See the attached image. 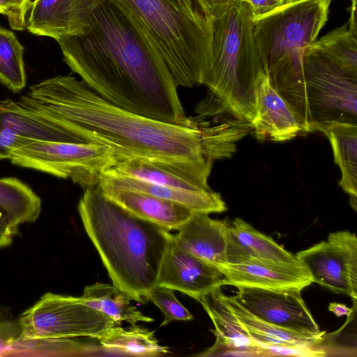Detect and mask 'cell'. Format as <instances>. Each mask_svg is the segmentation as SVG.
Here are the masks:
<instances>
[{
	"label": "cell",
	"mask_w": 357,
	"mask_h": 357,
	"mask_svg": "<svg viewBox=\"0 0 357 357\" xmlns=\"http://www.w3.org/2000/svg\"><path fill=\"white\" fill-rule=\"evenodd\" d=\"M228 223L212 219L207 213L192 212L173 240L183 250L218 267L226 264Z\"/></svg>",
	"instance_id": "ac0fdd59"
},
{
	"label": "cell",
	"mask_w": 357,
	"mask_h": 357,
	"mask_svg": "<svg viewBox=\"0 0 357 357\" xmlns=\"http://www.w3.org/2000/svg\"><path fill=\"white\" fill-rule=\"evenodd\" d=\"M17 102L61 123L70 143L107 146L116 160L143 158L211 162L203 146L202 121L181 126L119 107L72 75H58L31 86Z\"/></svg>",
	"instance_id": "7a4b0ae2"
},
{
	"label": "cell",
	"mask_w": 357,
	"mask_h": 357,
	"mask_svg": "<svg viewBox=\"0 0 357 357\" xmlns=\"http://www.w3.org/2000/svg\"><path fill=\"white\" fill-rule=\"evenodd\" d=\"M79 298L84 305L107 316L116 325H121L123 321L131 325L139 321H153V318L131 305V298L114 284L96 282L86 286Z\"/></svg>",
	"instance_id": "484cf974"
},
{
	"label": "cell",
	"mask_w": 357,
	"mask_h": 357,
	"mask_svg": "<svg viewBox=\"0 0 357 357\" xmlns=\"http://www.w3.org/2000/svg\"><path fill=\"white\" fill-rule=\"evenodd\" d=\"M254 17L244 0L234 1L213 20L208 70L204 82L209 93L197 106L201 116L227 112L252 122V89L265 72L253 37Z\"/></svg>",
	"instance_id": "8992f818"
},
{
	"label": "cell",
	"mask_w": 357,
	"mask_h": 357,
	"mask_svg": "<svg viewBox=\"0 0 357 357\" xmlns=\"http://www.w3.org/2000/svg\"><path fill=\"white\" fill-rule=\"evenodd\" d=\"M0 209L18 224L33 222L41 212V199L26 183L15 177L0 178Z\"/></svg>",
	"instance_id": "4316f807"
},
{
	"label": "cell",
	"mask_w": 357,
	"mask_h": 357,
	"mask_svg": "<svg viewBox=\"0 0 357 357\" xmlns=\"http://www.w3.org/2000/svg\"><path fill=\"white\" fill-rule=\"evenodd\" d=\"M252 103L255 116L250 126L259 141H287L303 132L297 117L272 87L265 72L253 84Z\"/></svg>",
	"instance_id": "5bb4252c"
},
{
	"label": "cell",
	"mask_w": 357,
	"mask_h": 357,
	"mask_svg": "<svg viewBox=\"0 0 357 357\" xmlns=\"http://www.w3.org/2000/svg\"><path fill=\"white\" fill-rule=\"evenodd\" d=\"M112 1L155 48L177 87L204 84L213 20L197 0Z\"/></svg>",
	"instance_id": "5b68a950"
},
{
	"label": "cell",
	"mask_w": 357,
	"mask_h": 357,
	"mask_svg": "<svg viewBox=\"0 0 357 357\" xmlns=\"http://www.w3.org/2000/svg\"><path fill=\"white\" fill-rule=\"evenodd\" d=\"M78 212L112 283L139 303L157 284L173 235L164 227L128 212L98 185L84 190Z\"/></svg>",
	"instance_id": "3957f363"
},
{
	"label": "cell",
	"mask_w": 357,
	"mask_h": 357,
	"mask_svg": "<svg viewBox=\"0 0 357 357\" xmlns=\"http://www.w3.org/2000/svg\"><path fill=\"white\" fill-rule=\"evenodd\" d=\"M94 339L104 351L113 354L153 357L169 353L159 344L154 331L136 324L127 328L114 325Z\"/></svg>",
	"instance_id": "d4e9b609"
},
{
	"label": "cell",
	"mask_w": 357,
	"mask_h": 357,
	"mask_svg": "<svg viewBox=\"0 0 357 357\" xmlns=\"http://www.w3.org/2000/svg\"><path fill=\"white\" fill-rule=\"evenodd\" d=\"M116 159L107 146L34 141L12 151L9 160L19 167L69 178L84 190L98 185Z\"/></svg>",
	"instance_id": "ba28073f"
},
{
	"label": "cell",
	"mask_w": 357,
	"mask_h": 357,
	"mask_svg": "<svg viewBox=\"0 0 357 357\" xmlns=\"http://www.w3.org/2000/svg\"><path fill=\"white\" fill-rule=\"evenodd\" d=\"M0 130L36 141L69 142L61 123L10 99L0 100Z\"/></svg>",
	"instance_id": "44dd1931"
},
{
	"label": "cell",
	"mask_w": 357,
	"mask_h": 357,
	"mask_svg": "<svg viewBox=\"0 0 357 357\" xmlns=\"http://www.w3.org/2000/svg\"><path fill=\"white\" fill-rule=\"evenodd\" d=\"M227 298L241 325L261 348L273 345L314 347L323 340L324 334L305 335L280 328L250 313L234 296H227Z\"/></svg>",
	"instance_id": "cb8c5ba5"
},
{
	"label": "cell",
	"mask_w": 357,
	"mask_h": 357,
	"mask_svg": "<svg viewBox=\"0 0 357 357\" xmlns=\"http://www.w3.org/2000/svg\"><path fill=\"white\" fill-rule=\"evenodd\" d=\"M332 0H296L254 18L252 33L270 84L309 132L303 70L305 49L328 20Z\"/></svg>",
	"instance_id": "277c9868"
},
{
	"label": "cell",
	"mask_w": 357,
	"mask_h": 357,
	"mask_svg": "<svg viewBox=\"0 0 357 357\" xmlns=\"http://www.w3.org/2000/svg\"><path fill=\"white\" fill-rule=\"evenodd\" d=\"M350 16L347 22L348 29L353 33L357 34V23H356V0H351V6L349 8Z\"/></svg>",
	"instance_id": "74e56055"
},
{
	"label": "cell",
	"mask_w": 357,
	"mask_h": 357,
	"mask_svg": "<svg viewBox=\"0 0 357 357\" xmlns=\"http://www.w3.org/2000/svg\"><path fill=\"white\" fill-rule=\"evenodd\" d=\"M225 259L227 264L265 261L282 265H303L296 255L241 218L228 223Z\"/></svg>",
	"instance_id": "2e32d148"
},
{
	"label": "cell",
	"mask_w": 357,
	"mask_h": 357,
	"mask_svg": "<svg viewBox=\"0 0 357 357\" xmlns=\"http://www.w3.org/2000/svg\"><path fill=\"white\" fill-rule=\"evenodd\" d=\"M250 6L254 18L265 15L282 5V0H244Z\"/></svg>",
	"instance_id": "d590c367"
},
{
	"label": "cell",
	"mask_w": 357,
	"mask_h": 357,
	"mask_svg": "<svg viewBox=\"0 0 357 357\" xmlns=\"http://www.w3.org/2000/svg\"><path fill=\"white\" fill-rule=\"evenodd\" d=\"M31 0H0V13L6 16L10 27L22 31L26 27V16Z\"/></svg>",
	"instance_id": "4dcf8cb0"
},
{
	"label": "cell",
	"mask_w": 357,
	"mask_h": 357,
	"mask_svg": "<svg viewBox=\"0 0 357 357\" xmlns=\"http://www.w3.org/2000/svg\"><path fill=\"white\" fill-rule=\"evenodd\" d=\"M323 132L328 139L334 161L341 171L339 185L350 196L356 210L357 203V123L331 121L317 126L314 132Z\"/></svg>",
	"instance_id": "7402d4cb"
},
{
	"label": "cell",
	"mask_w": 357,
	"mask_h": 357,
	"mask_svg": "<svg viewBox=\"0 0 357 357\" xmlns=\"http://www.w3.org/2000/svg\"><path fill=\"white\" fill-rule=\"evenodd\" d=\"M100 0H34L26 23L36 36L56 40L77 35L89 25Z\"/></svg>",
	"instance_id": "9a60e30c"
},
{
	"label": "cell",
	"mask_w": 357,
	"mask_h": 357,
	"mask_svg": "<svg viewBox=\"0 0 357 357\" xmlns=\"http://www.w3.org/2000/svg\"><path fill=\"white\" fill-rule=\"evenodd\" d=\"M21 328L10 309L0 305V356L12 354L15 344L20 340Z\"/></svg>",
	"instance_id": "f546056e"
},
{
	"label": "cell",
	"mask_w": 357,
	"mask_h": 357,
	"mask_svg": "<svg viewBox=\"0 0 357 357\" xmlns=\"http://www.w3.org/2000/svg\"><path fill=\"white\" fill-rule=\"evenodd\" d=\"M234 296L240 304L258 318L280 328L296 333L324 334L305 305L302 289H264L238 287Z\"/></svg>",
	"instance_id": "8fae6325"
},
{
	"label": "cell",
	"mask_w": 357,
	"mask_h": 357,
	"mask_svg": "<svg viewBox=\"0 0 357 357\" xmlns=\"http://www.w3.org/2000/svg\"><path fill=\"white\" fill-rule=\"evenodd\" d=\"M312 282L354 301L357 298V238L347 230L329 234L323 241L296 254Z\"/></svg>",
	"instance_id": "30bf717a"
},
{
	"label": "cell",
	"mask_w": 357,
	"mask_h": 357,
	"mask_svg": "<svg viewBox=\"0 0 357 357\" xmlns=\"http://www.w3.org/2000/svg\"><path fill=\"white\" fill-rule=\"evenodd\" d=\"M98 185L107 198L128 212L168 231L178 230L193 212L176 202L117 186L102 177H100Z\"/></svg>",
	"instance_id": "e0dca14e"
},
{
	"label": "cell",
	"mask_w": 357,
	"mask_h": 357,
	"mask_svg": "<svg viewBox=\"0 0 357 357\" xmlns=\"http://www.w3.org/2000/svg\"><path fill=\"white\" fill-rule=\"evenodd\" d=\"M18 224L0 209V248L8 246L18 232Z\"/></svg>",
	"instance_id": "836d02e7"
},
{
	"label": "cell",
	"mask_w": 357,
	"mask_h": 357,
	"mask_svg": "<svg viewBox=\"0 0 357 357\" xmlns=\"http://www.w3.org/2000/svg\"><path fill=\"white\" fill-rule=\"evenodd\" d=\"M261 348L263 349L264 356H325L324 351L313 349V347L273 345L264 346Z\"/></svg>",
	"instance_id": "1f68e13d"
},
{
	"label": "cell",
	"mask_w": 357,
	"mask_h": 357,
	"mask_svg": "<svg viewBox=\"0 0 357 357\" xmlns=\"http://www.w3.org/2000/svg\"><path fill=\"white\" fill-rule=\"evenodd\" d=\"M18 320L19 341L96 338L116 325L107 316L84 305L79 297L52 293L43 295Z\"/></svg>",
	"instance_id": "9c48e42d"
},
{
	"label": "cell",
	"mask_w": 357,
	"mask_h": 357,
	"mask_svg": "<svg viewBox=\"0 0 357 357\" xmlns=\"http://www.w3.org/2000/svg\"><path fill=\"white\" fill-rule=\"evenodd\" d=\"M284 3L291 2L296 0H282Z\"/></svg>",
	"instance_id": "f35d334b"
},
{
	"label": "cell",
	"mask_w": 357,
	"mask_h": 357,
	"mask_svg": "<svg viewBox=\"0 0 357 357\" xmlns=\"http://www.w3.org/2000/svg\"><path fill=\"white\" fill-rule=\"evenodd\" d=\"M213 163L204 160L169 161L143 158L116 160L104 174L139 178L190 191H211Z\"/></svg>",
	"instance_id": "7c38bea8"
},
{
	"label": "cell",
	"mask_w": 357,
	"mask_h": 357,
	"mask_svg": "<svg viewBox=\"0 0 357 357\" xmlns=\"http://www.w3.org/2000/svg\"><path fill=\"white\" fill-rule=\"evenodd\" d=\"M303 70L309 132L326 122L357 123V34L347 23L305 49Z\"/></svg>",
	"instance_id": "52a82bcc"
},
{
	"label": "cell",
	"mask_w": 357,
	"mask_h": 357,
	"mask_svg": "<svg viewBox=\"0 0 357 357\" xmlns=\"http://www.w3.org/2000/svg\"><path fill=\"white\" fill-rule=\"evenodd\" d=\"M24 47L15 34L0 27V82L13 93L26 86Z\"/></svg>",
	"instance_id": "83f0119b"
},
{
	"label": "cell",
	"mask_w": 357,
	"mask_h": 357,
	"mask_svg": "<svg viewBox=\"0 0 357 357\" xmlns=\"http://www.w3.org/2000/svg\"><path fill=\"white\" fill-rule=\"evenodd\" d=\"M157 284L182 292L199 302L213 289L228 285L218 267L179 248L173 238L163 258Z\"/></svg>",
	"instance_id": "4fadbf2b"
},
{
	"label": "cell",
	"mask_w": 357,
	"mask_h": 357,
	"mask_svg": "<svg viewBox=\"0 0 357 357\" xmlns=\"http://www.w3.org/2000/svg\"><path fill=\"white\" fill-rule=\"evenodd\" d=\"M146 299L162 311L164 320L160 326L173 321H189L194 318L176 298L174 291L168 287L156 284L149 291Z\"/></svg>",
	"instance_id": "f1b7e54d"
},
{
	"label": "cell",
	"mask_w": 357,
	"mask_h": 357,
	"mask_svg": "<svg viewBox=\"0 0 357 357\" xmlns=\"http://www.w3.org/2000/svg\"><path fill=\"white\" fill-rule=\"evenodd\" d=\"M328 310L333 312L337 317L343 315L349 316L352 312V310L349 308L346 305L335 302L329 304Z\"/></svg>",
	"instance_id": "8d00e7d4"
},
{
	"label": "cell",
	"mask_w": 357,
	"mask_h": 357,
	"mask_svg": "<svg viewBox=\"0 0 357 357\" xmlns=\"http://www.w3.org/2000/svg\"><path fill=\"white\" fill-rule=\"evenodd\" d=\"M56 40L71 70L108 102L170 124L196 123L158 51L112 0H100L82 33Z\"/></svg>",
	"instance_id": "6da1fadb"
},
{
	"label": "cell",
	"mask_w": 357,
	"mask_h": 357,
	"mask_svg": "<svg viewBox=\"0 0 357 357\" xmlns=\"http://www.w3.org/2000/svg\"><path fill=\"white\" fill-rule=\"evenodd\" d=\"M218 268L225 275L228 285L264 289H303L312 278L303 266L282 265L256 261L241 264H223Z\"/></svg>",
	"instance_id": "d6986e66"
},
{
	"label": "cell",
	"mask_w": 357,
	"mask_h": 357,
	"mask_svg": "<svg viewBox=\"0 0 357 357\" xmlns=\"http://www.w3.org/2000/svg\"><path fill=\"white\" fill-rule=\"evenodd\" d=\"M34 141L0 130V160H9L12 151Z\"/></svg>",
	"instance_id": "d6a6232c"
},
{
	"label": "cell",
	"mask_w": 357,
	"mask_h": 357,
	"mask_svg": "<svg viewBox=\"0 0 357 357\" xmlns=\"http://www.w3.org/2000/svg\"><path fill=\"white\" fill-rule=\"evenodd\" d=\"M199 302L212 320L216 339L208 351L219 349L257 350L264 356L263 349L250 337L241 325L227 298L218 287L204 294Z\"/></svg>",
	"instance_id": "ffe728a7"
},
{
	"label": "cell",
	"mask_w": 357,
	"mask_h": 357,
	"mask_svg": "<svg viewBox=\"0 0 357 357\" xmlns=\"http://www.w3.org/2000/svg\"><path fill=\"white\" fill-rule=\"evenodd\" d=\"M236 0H197L206 15L212 20L223 14Z\"/></svg>",
	"instance_id": "e575fe53"
},
{
	"label": "cell",
	"mask_w": 357,
	"mask_h": 357,
	"mask_svg": "<svg viewBox=\"0 0 357 357\" xmlns=\"http://www.w3.org/2000/svg\"><path fill=\"white\" fill-rule=\"evenodd\" d=\"M100 177L120 187L142 191L180 204L193 212L222 213L227 210L221 195L214 190L197 192L161 185L136 178L102 173Z\"/></svg>",
	"instance_id": "603a6c76"
}]
</instances>
